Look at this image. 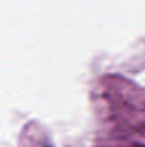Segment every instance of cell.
Masks as SVG:
<instances>
[{"instance_id":"obj_1","label":"cell","mask_w":145,"mask_h":147,"mask_svg":"<svg viewBox=\"0 0 145 147\" xmlns=\"http://www.w3.org/2000/svg\"><path fill=\"white\" fill-rule=\"evenodd\" d=\"M132 147H145V146H141V145H136V146H132Z\"/></svg>"}]
</instances>
